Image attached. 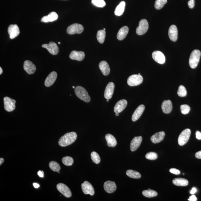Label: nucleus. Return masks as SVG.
Segmentation results:
<instances>
[{
	"instance_id": "obj_1",
	"label": "nucleus",
	"mask_w": 201,
	"mask_h": 201,
	"mask_svg": "<svg viewBox=\"0 0 201 201\" xmlns=\"http://www.w3.org/2000/svg\"><path fill=\"white\" fill-rule=\"evenodd\" d=\"M77 138V135L75 132L66 133L61 137L59 141V144L62 147H66L72 144Z\"/></svg>"
},
{
	"instance_id": "obj_2",
	"label": "nucleus",
	"mask_w": 201,
	"mask_h": 201,
	"mask_svg": "<svg viewBox=\"0 0 201 201\" xmlns=\"http://www.w3.org/2000/svg\"><path fill=\"white\" fill-rule=\"evenodd\" d=\"M75 92L76 96L84 102L89 103L91 101V98L87 91L82 86H77L75 88Z\"/></svg>"
},
{
	"instance_id": "obj_3",
	"label": "nucleus",
	"mask_w": 201,
	"mask_h": 201,
	"mask_svg": "<svg viewBox=\"0 0 201 201\" xmlns=\"http://www.w3.org/2000/svg\"><path fill=\"white\" fill-rule=\"evenodd\" d=\"M201 55V52L198 50H194L191 52L189 61V65L191 68L194 69L198 66Z\"/></svg>"
},
{
	"instance_id": "obj_4",
	"label": "nucleus",
	"mask_w": 201,
	"mask_h": 201,
	"mask_svg": "<svg viewBox=\"0 0 201 201\" xmlns=\"http://www.w3.org/2000/svg\"><path fill=\"white\" fill-rule=\"evenodd\" d=\"M190 130L187 129L184 130L179 135L178 138V143L180 146H183L188 142L190 138Z\"/></svg>"
},
{
	"instance_id": "obj_5",
	"label": "nucleus",
	"mask_w": 201,
	"mask_h": 201,
	"mask_svg": "<svg viewBox=\"0 0 201 201\" xmlns=\"http://www.w3.org/2000/svg\"><path fill=\"white\" fill-rule=\"evenodd\" d=\"M143 78L141 75H133L128 78L127 83L131 86H136L142 83Z\"/></svg>"
},
{
	"instance_id": "obj_6",
	"label": "nucleus",
	"mask_w": 201,
	"mask_h": 201,
	"mask_svg": "<svg viewBox=\"0 0 201 201\" xmlns=\"http://www.w3.org/2000/svg\"><path fill=\"white\" fill-rule=\"evenodd\" d=\"M83 26L79 24L75 23L69 26L67 30V33L69 34H81L84 31Z\"/></svg>"
},
{
	"instance_id": "obj_7",
	"label": "nucleus",
	"mask_w": 201,
	"mask_h": 201,
	"mask_svg": "<svg viewBox=\"0 0 201 201\" xmlns=\"http://www.w3.org/2000/svg\"><path fill=\"white\" fill-rule=\"evenodd\" d=\"M4 108L6 111L11 112L16 108V101L9 97H5L3 99Z\"/></svg>"
},
{
	"instance_id": "obj_8",
	"label": "nucleus",
	"mask_w": 201,
	"mask_h": 201,
	"mask_svg": "<svg viewBox=\"0 0 201 201\" xmlns=\"http://www.w3.org/2000/svg\"><path fill=\"white\" fill-rule=\"evenodd\" d=\"M149 28V24L145 19L141 20L139 22V26L137 28L136 33L138 35H142L147 31Z\"/></svg>"
},
{
	"instance_id": "obj_9",
	"label": "nucleus",
	"mask_w": 201,
	"mask_h": 201,
	"mask_svg": "<svg viewBox=\"0 0 201 201\" xmlns=\"http://www.w3.org/2000/svg\"><path fill=\"white\" fill-rule=\"evenodd\" d=\"M57 190L66 198H69L72 196V192L66 185L63 183H59L57 185Z\"/></svg>"
},
{
	"instance_id": "obj_10",
	"label": "nucleus",
	"mask_w": 201,
	"mask_h": 201,
	"mask_svg": "<svg viewBox=\"0 0 201 201\" xmlns=\"http://www.w3.org/2000/svg\"><path fill=\"white\" fill-rule=\"evenodd\" d=\"M42 46L43 48H46L52 55H56L59 53V48L57 44L53 42H50L48 44H43Z\"/></svg>"
},
{
	"instance_id": "obj_11",
	"label": "nucleus",
	"mask_w": 201,
	"mask_h": 201,
	"mask_svg": "<svg viewBox=\"0 0 201 201\" xmlns=\"http://www.w3.org/2000/svg\"><path fill=\"white\" fill-rule=\"evenodd\" d=\"M81 187L83 192L85 194H90L93 196L94 194L95 191L93 186L87 181H85L82 184Z\"/></svg>"
},
{
	"instance_id": "obj_12",
	"label": "nucleus",
	"mask_w": 201,
	"mask_h": 201,
	"mask_svg": "<svg viewBox=\"0 0 201 201\" xmlns=\"http://www.w3.org/2000/svg\"><path fill=\"white\" fill-rule=\"evenodd\" d=\"M24 69L28 74L31 75L34 74L36 71V67L32 62L27 60L24 62Z\"/></svg>"
},
{
	"instance_id": "obj_13",
	"label": "nucleus",
	"mask_w": 201,
	"mask_h": 201,
	"mask_svg": "<svg viewBox=\"0 0 201 201\" xmlns=\"http://www.w3.org/2000/svg\"><path fill=\"white\" fill-rule=\"evenodd\" d=\"M114 88H115V85L114 83L112 82L109 83L105 90L104 96L105 98L109 99L112 98L113 94Z\"/></svg>"
},
{
	"instance_id": "obj_14",
	"label": "nucleus",
	"mask_w": 201,
	"mask_h": 201,
	"mask_svg": "<svg viewBox=\"0 0 201 201\" xmlns=\"http://www.w3.org/2000/svg\"><path fill=\"white\" fill-rule=\"evenodd\" d=\"M8 33L11 39H14L20 34L19 28L16 24L11 25L8 28Z\"/></svg>"
},
{
	"instance_id": "obj_15",
	"label": "nucleus",
	"mask_w": 201,
	"mask_h": 201,
	"mask_svg": "<svg viewBox=\"0 0 201 201\" xmlns=\"http://www.w3.org/2000/svg\"><path fill=\"white\" fill-rule=\"evenodd\" d=\"M153 59L158 63L163 64L165 61V57L162 52L159 51H155L152 54Z\"/></svg>"
},
{
	"instance_id": "obj_16",
	"label": "nucleus",
	"mask_w": 201,
	"mask_h": 201,
	"mask_svg": "<svg viewBox=\"0 0 201 201\" xmlns=\"http://www.w3.org/2000/svg\"><path fill=\"white\" fill-rule=\"evenodd\" d=\"M127 105V101L125 99H121L116 103L114 107V112L116 113H121L125 109Z\"/></svg>"
},
{
	"instance_id": "obj_17",
	"label": "nucleus",
	"mask_w": 201,
	"mask_h": 201,
	"mask_svg": "<svg viewBox=\"0 0 201 201\" xmlns=\"http://www.w3.org/2000/svg\"><path fill=\"white\" fill-rule=\"evenodd\" d=\"M142 141V136L135 137L131 142L130 144L131 151L132 152L136 151L140 145Z\"/></svg>"
},
{
	"instance_id": "obj_18",
	"label": "nucleus",
	"mask_w": 201,
	"mask_h": 201,
	"mask_svg": "<svg viewBox=\"0 0 201 201\" xmlns=\"http://www.w3.org/2000/svg\"><path fill=\"white\" fill-rule=\"evenodd\" d=\"M85 57V54L84 52L76 51L75 50L73 51L69 55V57L71 59L78 61H83Z\"/></svg>"
},
{
	"instance_id": "obj_19",
	"label": "nucleus",
	"mask_w": 201,
	"mask_h": 201,
	"mask_svg": "<svg viewBox=\"0 0 201 201\" xmlns=\"http://www.w3.org/2000/svg\"><path fill=\"white\" fill-rule=\"evenodd\" d=\"M104 187V190L108 193H113L117 189V186L115 182L108 181L105 182Z\"/></svg>"
},
{
	"instance_id": "obj_20",
	"label": "nucleus",
	"mask_w": 201,
	"mask_h": 201,
	"mask_svg": "<svg viewBox=\"0 0 201 201\" xmlns=\"http://www.w3.org/2000/svg\"><path fill=\"white\" fill-rule=\"evenodd\" d=\"M57 75L56 72H52L48 75L45 81L44 85L46 87H50L53 84L57 79Z\"/></svg>"
},
{
	"instance_id": "obj_21",
	"label": "nucleus",
	"mask_w": 201,
	"mask_h": 201,
	"mask_svg": "<svg viewBox=\"0 0 201 201\" xmlns=\"http://www.w3.org/2000/svg\"><path fill=\"white\" fill-rule=\"evenodd\" d=\"M145 109V106L144 105H140L135 110L132 116V120L133 121H135L138 120Z\"/></svg>"
},
{
	"instance_id": "obj_22",
	"label": "nucleus",
	"mask_w": 201,
	"mask_h": 201,
	"mask_svg": "<svg viewBox=\"0 0 201 201\" xmlns=\"http://www.w3.org/2000/svg\"><path fill=\"white\" fill-rule=\"evenodd\" d=\"M168 35L170 40L172 41H176L178 39V30L175 25L170 26L168 31Z\"/></svg>"
},
{
	"instance_id": "obj_23",
	"label": "nucleus",
	"mask_w": 201,
	"mask_h": 201,
	"mask_svg": "<svg viewBox=\"0 0 201 201\" xmlns=\"http://www.w3.org/2000/svg\"><path fill=\"white\" fill-rule=\"evenodd\" d=\"M162 109L164 113H170L172 109V105L171 101L170 100H165L163 101L161 106Z\"/></svg>"
},
{
	"instance_id": "obj_24",
	"label": "nucleus",
	"mask_w": 201,
	"mask_h": 201,
	"mask_svg": "<svg viewBox=\"0 0 201 201\" xmlns=\"http://www.w3.org/2000/svg\"><path fill=\"white\" fill-rule=\"evenodd\" d=\"M165 136V133L164 131L156 133L155 134L152 136L151 140L154 144H157L162 141Z\"/></svg>"
},
{
	"instance_id": "obj_25",
	"label": "nucleus",
	"mask_w": 201,
	"mask_h": 201,
	"mask_svg": "<svg viewBox=\"0 0 201 201\" xmlns=\"http://www.w3.org/2000/svg\"><path fill=\"white\" fill-rule=\"evenodd\" d=\"M99 67L102 74L105 76H107L109 74L110 69L109 66L107 62L102 61L99 63Z\"/></svg>"
},
{
	"instance_id": "obj_26",
	"label": "nucleus",
	"mask_w": 201,
	"mask_h": 201,
	"mask_svg": "<svg viewBox=\"0 0 201 201\" xmlns=\"http://www.w3.org/2000/svg\"><path fill=\"white\" fill-rule=\"evenodd\" d=\"M58 18V16L56 12H52L50 13L48 16H43L41 18V22H52L55 21Z\"/></svg>"
},
{
	"instance_id": "obj_27",
	"label": "nucleus",
	"mask_w": 201,
	"mask_h": 201,
	"mask_svg": "<svg viewBox=\"0 0 201 201\" xmlns=\"http://www.w3.org/2000/svg\"><path fill=\"white\" fill-rule=\"evenodd\" d=\"M129 29L127 26H124L119 30L117 34L118 40L121 41L125 38L129 32Z\"/></svg>"
},
{
	"instance_id": "obj_28",
	"label": "nucleus",
	"mask_w": 201,
	"mask_h": 201,
	"mask_svg": "<svg viewBox=\"0 0 201 201\" xmlns=\"http://www.w3.org/2000/svg\"><path fill=\"white\" fill-rule=\"evenodd\" d=\"M105 138L107 141V145L108 147H114L117 145V140L113 135L110 134H107Z\"/></svg>"
},
{
	"instance_id": "obj_29",
	"label": "nucleus",
	"mask_w": 201,
	"mask_h": 201,
	"mask_svg": "<svg viewBox=\"0 0 201 201\" xmlns=\"http://www.w3.org/2000/svg\"><path fill=\"white\" fill-rule=\"evenodd\" d=\"M172 183L174 185L178 186H186L188 185L189 181L185 178H176L173 180Z\"/></svg>"
},
{
	"instance_id": "obj_30",
	"label": "nucleus",
	"mask_w": 201,
	"mask_h": 201,
	"mask_svg": "<svg viewBox=\"0 0 201 201\" xmlns=\"http://www.w3.org/2000/svg\"><path fill=\"white\" fill-rule=\"evenodd\" d=\"M125 2L122 1L117 6L114 12L116 16H120L123 14L125 11Z\"/></svg>"
},
{
	"instance_id": "obj_31",
	"label": "nucleus",
	"mask_w": 201,
	"mask_h": 201,
	"mask_svg": "<svg viewBox=\"0 0 201 201\" xmlns=\"http://www.w3.org/2000/svg\"><path fill=\"white\" fill-rule=\"evenodd\" d=\"M126 174L129 177L135 178V179H139L141 177V175L139 172L137 171L129 170L127 171Z\"/></svg>"
},
{
	"instance_id": "obj_32",
	"label": "nucleus",
	"mask_w": 201,
	"mask_h": 201,
	"mask_svg": "<svg viewBox=\"0 0 201 201\" xmlns=\"http://www.w3.org/2000/svg\"><path fill=\"white\" fill-rule=\"evenodd\" d=\"M106 32L104 30H100L98 31L97 35V40L98 42L102 44L104 43L106 38Z\"/></svg>"
},
{
	"instance_id": "obj_33",
	"label": "nucleus",
	"mask_w": 201,
	"mask_h": 201,
	"mask_svg": "<svg viewBox=\"0 0 201 201\" xmlns=\"http://www.w3.org/2000/svg\"><path fill=\"white\" fill-rule=\"evenodd\" d=\"M142 194L146 198H151L157 196L158 195V193L155 190L149 189L148 190L143 191Z\"/></svg>"
},
{
	"instance_id": "obj_34",
	"label": "nucleus",
	"mask_w": 201,
	"mask_h": 201,
	"mask_svg": "<svg viewBox=\"0 0 201 201\" xmlns=\"http://www.w3.org/2000/svg\"><path fill=\"white\" fill-rule=\"evenodd\" d=\"M49 166L51 170L53 171L58 172L61 170V166L59 163L56 161H51L49 163Z\"/></svg>"
},
{
	"instance_id": "obj_35",
	"label": "nucleus",
	"mask_w": 201,
	"mask_h": 201,
	"mask_svg": "<svg viewBox=\"0 0 201 201\" xmlns=\"http://www.w3.org/2000/svg\"><path fill=\"white\" fill-rule=\"evenodd\" d=\"M62 161L63 164L67 166L72 165L74 162V159L70 157H65L62 159Z\"/></svg>"
},
{
	"instance_id": "obj_36",
	"label": "nucleus",
	"mask_w": 201,
	"mask_h": 201,
	"mask_svg": "<svg viewBox=\"0 0 201 201\" xmlns=\"http://www.w3.org/2000/svg\"><path fill=\"white\" fill-rule=\"evenodd\" d=\"M177 94L180 97H185L187 95V91L185 87L183 85H180L178 88Z\"/></svg>"
},
{
	"instance_id": "obj_37",
	"label": "nucleus",
	"mask_w": 201,
	"mask_h": 201,
	"mask_svg": "<svg viewBox=\"0 0 201 201\" xmlns=\"http://www.w3.org/2000/svg\"><path fill=\"white\" fill-rule=\"evenodd\" d=\"M91 158L93 162H94L96 164H98L100 162L101 158L98 153L96 152H93L91 153Z\"/></svg>"
},
{
	"instance_id": "obj_38",
	"label": "nucleus",
	"mask_w": 201,
	"mask_h": 201,
	"mask_svg": "<svg viewBox=\"0 0 201 201\" xmlns=\"http://www.w3.org/2000/svg\"><path fill=\"white\" fill-rule=\"evenodd\" d=\"M167 1V0H156L155 3V8L158 10L162 8Z\"/></svg>"
},
{
	"instance_id": "obj_39",
	"label": "nucleus",
	"mask_w": 201,
	"mask_h": 201,
	"mask_svg": "<svg viewBox=\"0 0 201 201\" xmlns=\"http://www.w3.org/2000/svg\"><path fill=\"white\" fill-rule=\"evenodd\" d=\"M92 3L98 7H103L106 5L104 0H92Z\"/></svg>"
},
{
	"instance_id": "obj_40",
	"label": "nucleus",
	"mask_w": 201,
	"mask_h": 201,
	"mask_svg": "<svg viewBox=\"0 0 201 201\" xmlns=\"http://www.w3.org/2000/svg\"><path fill=\"white\" fill-rule=\"evenodd\" d=\"M180 109L182 114H188L190 111V107L189 105L184 104L181 105L180 106Z\"/></svg>"
},
{
	"instance_id": "obj_41",
	"label": "nucleus",
	"mask_w": 201,
	"mask_h": 201,
	"mask_svg": "<svg viewBox=\"0 0 201 201\" xmlns=\"http://www.w3.org/2000/svg\"><path fill=\"white\" fill-rule=\"evenodd\" d=\"M146 158L150 160H155L158 158L157 154L154 152H149L146 153L145 155Z\"/></svg>"
},
{
	"instance_id": "obj_42",
	"label": "nucleus",
	"mask_w": 201,
	"mask_h": 201,
	"mask_svg": "<svg viewBox=\"0 0 201 201\" xmlns=\"http://www.w3.org/2000/svg\"><path fill=\"white\" fill-rule=\"evenodd\" d=\"M170 172L172 174L175 175H179L180 173V171L176 168H171L170 169Z\"/></svg>"
},
{
	"instance_id": "obj_43",
	"label": "nucleus",
	"mask_w": 201,
	"mask_h": 201,
	"mask_svg": "<svg viewBox=\"0 0 201 201\" xmlns=\"http://www.w3.org/2000/svg\"><path fill=\"white\" fill-rule=\"evenodd\" d=\"M189 8H193L194 7L195 2L194 0H190L188 2Z\"/></svg>"
},
{
	"instance_id": "obj_44",
	"label": "nucleus",
	"mask_w": 201,
	"mask_h": 201,
	"mask_svg": "<svg viewBox=\"0 0 201 201\" xmlns=\"http://www.w3.org/2000/svg\"><path fill=\"white\" fill-rule=\"evenodd\" d=\"M188 200L190 201H196L197 200V198L195 195H193L192 196L190 197Z\"/></svg>"
},
{
	"instance_id": "obj_45",
	"label": "nucleus",
	"mask_w": 201,
	"mask_h": 201,
	"mask_svg": "<svg viewBox=\"0 0 201 201\" xmlns=\"http://www.w3.org/2000/svg\"><path fill=\"white\" fill-rule=\"evenodd\" d=\"M195 157H196L197 158L201 159V151L197 152V153L195 154Z\"/></svg>"
},
{
	"instance_id": "obj_46",
	"label": "nucleus",
	"mask_w": 201,
	"mask_h": 201,
	"mask_svg": "<svg viewBox=\"0 0 201 201\" xmlns=\"http://www.w3.org/2000/svg\"><path fill=\"white\" fill-rule=\"evenodd\" d=\"M196 138L198 140H201V133L199 131L196 133Z\"/></svg>"
},
{
	"instance_id": "obj_47",
	"label": "nucleus",
	"mask_w": 201,
	"mask_h": 201,
	"mask_svg": "<svg viewBox=\"0 0 201 201\" xmlns=\"http://www.w3.org/2000/svg\"><path fill=\"white\" fill-rule=\"evenodd\" d=\"M38 176H40V177H44V172L43 171H39L38 172H37Z\"/></svg>"
},
{
	"instance_id": "obj_48",
	"label": "nucleus",
	"mask_w": 201,
	"mask_h": 201,
	"mask_svg": "<svg viewBox=\"0 0 201 201\" xmlns=\"http://www.w3.org/2000/svg\"><path fill=\"white\" fill-rule=\"evenodd\" d=\"M197 192V189L196 188L193 187L190 191L191 194H194Z\"/></svg>"
},
{
	"instance_id": "obj_49",
	"label": "nucleus",
	"mask_w": 201,
	"mask_h": 201,
	"mask_svg": "<svg viewBox=\"0 0 201 201\" xmlns=\"http://www.w3.org/2000/svg\"><path fill=\"white\" fill-rule=\"evenodd\" d=\"M33 186L34 187V188L36 189L38 188H39L40 186V185H39L38 184L36 183H34Z\"/></svg>"
},
{
	"instance_id": "obj_50",
	"label": "nucleus",
	"mask_w": 201,
	"mask_h": 201,
	"mask_svg": "<svg viewBox=\"0 0 201 201\" xmlns=\"http://www.w3.org/2000/svg\"><path fill=\"white\" fill-rule=\"evenodd\" d=\"M4 162V159L3 158H0V165H1Z\"/></svg>"
},
{
	"instance_id": "obj_51",
	"label": "nucleus",
	"mask_w": 201,
	"mask_h": 201,
	"mask_svg": "<svg viewBox=\"0 0 201 201\" xmlns=\"http://www.w3.org/2000/svg\"><path fill=\"white\" fill-rule=\"evenodd\" d=\"M3 70L1 68V67H0V75H1L2 74Z\"/></svg>"
},
{
	"instance_id": "obj_52",
	"label": "nucleus",
	"mask_w": 201,
	"mask_h": 201,
	"mask_svg": "<svg viewBox=\"0 0 201 201\" xmlns=\"http://www.w3.org/2000/svg\"><path fill=\"white\" fill-rule=\"evenodd\" d=\"M116 116H119V113H116Z\"/></svg>"
},
{
	"instance_id": "obj_53",
	"label": "nucleus",
	"mask_w": 201,
	"mask_h": 201,
	"mask_svg": "<svg viewBox=\"0 0 201 201\" xmlns=\"http://www.w3.org/2000/svg\"><path fill=\"white\" fill-rule=\"evenodd\" d=\"M109 99H107V102H108V101H109Z\"/></svg>"
},
{
	"instance_id": "obj_54",
	"label": "nucleus",
	"mask_w": 201,
	"mask_h": 201,
	"mask_svg": "<svg viewBox=\"0 0 201 201\" xmlns=\"http://www.w3.org/2000/svg\"><path fill=\"white\" fill-rule=\"evenodd\" d=\"M72 88H75V86H72Z\"/></svg>"
},
{
	"instance_id": "obj_55",
	"label": "nucleus",
	"mask_w": 201,
	"mask_h": 201,
	"mask_svg": "<svg viewBox=\"0 0 201 201\" xmlns=\"http://www.w3.org/2000/svg\"><path fill=\"white\" fill-rule=\"evenodd\" d=\"M58 44H61V43H60V42H58Z\"/></svg>"
},
{
	"instance_id": "obj_56",
	"label": "nucleus",
	"mask_w": 201,
	"mask_h": 201,
	"mask_svg": "<svg viewBox=\"0 0 201 201\" xmlns=\"http://www.w3.org/2000/svg\"><path fill=\"white\" fill-rule=\"evenodd\" d=\"M103 30H106V29H105V28H104V29H103Z\"/></svg>"
},
{
	"instance_id": "obj_57",
	"label": "nucleus",
	"mask_w": 201,
	"mask_h": 201,
	"mask_svg": "<svg viewBox=\"0 0 201 201\" xmlns=\"http://www.w3.org/2000/svg\"><path fill=\"white\" fill-rule=\"evenodd\" d=\"M138 75H140V73H139V74H138Z\"/></svg>"
}]
</instances>
